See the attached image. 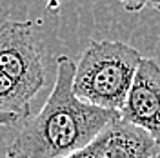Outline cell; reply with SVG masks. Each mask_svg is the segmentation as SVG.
Returning <instances> with one entry per match:
<instances>
[{"label": "cell", "instance_id": "1", "mask_svg": "<svg viewBox=\"0 0 160 158\" xmlns=\"http://www.w3.org/2000/svg\"><path fill=\"white\" fill-rule=\"evenodd\" d=\"M75 62L60 55L57 77L38 115L26 118L4 158H64L88 147L113 120L115 111L89 106L73 93Z\"/></svg>", "mask_w": 160, "mask_h": 158}, {"label": "cell", "instance_id": "2", "mask_svg": "<svg viewBox=\"0 0 160 158\" xmlns=\"http://www.w3.org/2000/svg\"><path fill=\"white\" fill-rule=\"evenodd\" d=\"M142 55L118 40H91L75 64L73 93L89 106L120 113Z\"/></svg>", "mask_w": 160, "mask_h": 158}, {"label": "cell", "instance_id": "3", "mask_svg": "<svg viewBox=\"0 0 160 158\" xmlns=\"http://www.w3.org/2000/svg\"><path fill=\"white\" fill-rule=\"evenodd\" d=\"M33 20H4L0 24V71L13 78L31 98L46 84Z\"/></svg>", "mask_w": 160, "mask_h": 158}, {"label": "cell", "instance_id": "4", "mask_svg": "<svg viewBox=\"0 0 160 158\" xmlns=\"http://www.w3.org/2000/svg\"><path fill=\"white\" fill-rule=\"evenodd\" d=\"M118 115L142 129L160 149V64L155 58L142 57Z\"/></svg>", "mask_w": 160, "mask_h": 158}, {"label": "cell", "instance_id": "5", "mask_svg": "<svg viewBox=\"0 0 160 158\" xmlns=\"http://www.w3.org/2000/svg\"><path fill=\"white\" fill-rule=\"evenodd\" d=\"M104 144L98 158H151L160 149L142 131L117 116L102 131Z\"/></svg>", "mask_w": 160, "mask_h": 158}, {"label": "cell", "instance_id": "6", "mask_svg": "<svg viewBox=\"0 0 160 158\" xmlns=\"http://www.w3.org/2000/svg\"><path fill=\"white\" fill-rule=\"evenodd\" d=\"M31 96L13 78L0 71V113H9L20 120L29 118Z\"/></svg>", "mask_w": 160, "mask_h": 158}, {"label": "cell", "instance_id": "7", "mask_svg": "<svg viewBox=\"0 0 160 158\" xmlns=\"http://www.w3.org/2000/svg\"><path fill=\"white\" fill-rule=\"evenodd\" d=\"M102 144H104V135L100 133L98 136L93 140L88 147L80 149V151L73 153V155H69V156H64V158H98L100 149H102Z\"/></svg>", "mask_w": 160, "mask_h": 158}, {"label": "cell", "instance_id": "8", "mask_svg": "<svg viewBox=\"0 0 160 158\" xmlns=\"http://www.w3.org/2000/svg\"><path fill=\"white\" fill-rule=\"evenodd\" d=\"M17 122H20L18 116L9 115V113H0V127H2V126H13V124H17Z\"/></svg>", "mask_w": 160, "mask_h": 158}, {"label": "cell", "instance_id": "9", "mask_svg": "<svg viewBox=\"0 0 160 158\" xmlns=\"http://www.w3.org/2000/svg\"><path fill=\"white\" fill-rule=\"evenodd\" d=\"M151 6H153V7H158V9H160V0H153V2H151Z\"/></svg>", "mask_w": 160, "mask_h": 158}, {"label": "cell", "instance_id": "10", "mask_svg": "<svg viewBox=\"0 0 160 158\" xmlns=\"http://www.w3.org/2000/svg\"><path fill=\"white\" fill-rule=\"evenodd\" d=\"M151 158H160V151H158V153H157V155H153V156H151Z\"/></svg>", "mask_w": 160, "mask_h": 158}]
</instances>
